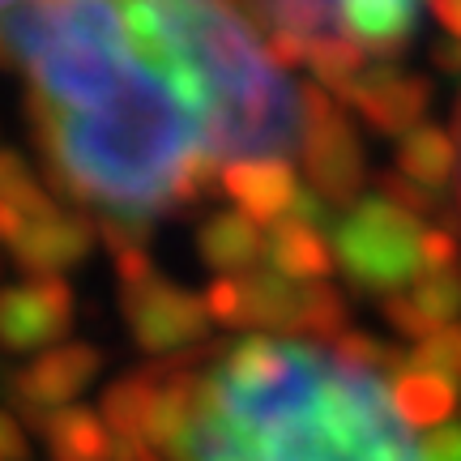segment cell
<instances>
[{
    "label": "cell",
    "instance_id": "cell-23",
    "mask_svg": "<svg viewBox=\"0 0 461 461\" xmlns=\"http://www.w3.org/2000/svg\"><path fill=\"white\" fill-rule=\"evenodd\" d=\"M34 184V171L26 167V158L17 154V149H0V201L17 197L22 188H31Z\"/></svg>",
    "mask_w": 461,
    "mask_h": 461
},
{
    "label": "cell",
    "instance_id": "cell-8",
    "mask_svg": "<svg viewBox=\"0 0 461 461\" xmlns=\"http://www.w3.org/2000/svg\"><path fill=\"white\" fill-rule=\"evenodd\" d=\"M73 330V291L65 278H26L0 291V350L31 355Z\"/></svg>",
    "mask_w": 461,
    "mask_h": 461
},
{
    "label": "cell",
    "instance_id": "cell-5",
    "mask_svg": "<svg viewBox=\"0 0 461 461\" xmlns=\"http://www.w3.org/2000/svg\"><path fill=\"white\" fill-rule=\"evenodd\" d=\"M299 107H303L299 158H303V171H308V188L342 214V205H359L363 188L359 132L350 129L346 112L321 86H299Z\"/></svg>",
    "mask_w": 461,
    "mask_h": 461
},
{
    "label": "cell",
    "instance_id": "cell-18",
    "mask_svg": "<svg viewBox=\"0 0 461 461\" xmlns=\"http://www.w3.org/2000/svg\"><path fill=\"white\" fill-rule=\"evenodd\" d=\"M149 397H154L149 363L141 372H129L115 384H107V393H103V423H107V431H115L120 440H146Z\"/></svg>",
    "mask_w": 461,
    "mask_h": 461
},
{
    "label": "cell",
    "instance_id": "cell-30",
    "mask_svg": "<svg viewBox=\"0 0 461 461\" xmlns=\"http://www.w3.org/2000/svg\"><path fill=\"white\" fill-rule=\"evenodd\" d=\"M453 146H457V205H461V99L453 112Z\"/></svg>",
    "mask_w": 461,
    "mask_h": 461
},
{
    "label": "cell",
    "instance_id": "cell-22",
    "mask_svg": "<svg viewBox=\"0 0 461 461\" xmlns=\"http://www.w3.org/2000/svg\"><path fill=\"white\" fill-rule=\"evenodd\" d=\"M457 265H461L457 235L445 227H431L423 235V274H440V269H457Z\"/></svg>",
    "mask_w": 461,
    "mask_h": 461
},
{
    "label": "cell",
    "instance_id": "cell-7",
    "mask_svg": "<svg viewBox=\"0 0 461 461\" xmlns=\"http://www.w3.org/2000/svg\"><path fill=\"white\" fill-rule=\"evenodd\" d=\"M99 367H103V355L86 342L43 350L39 359H31L26 367H17L9 376V402L26 414V423L43 428L48 414L65 411L68 402L99 376Z\"/></svg>",
    "mask_w": 461,
    "mask_h": 461
},
{
    "label": "cell",
    "instance_id": "cell-29",
    "mask_svg": "<svg viewBox=\"0 0 461 461\" xmlns=\"http://www.w3.org/2000/svg\"><path fill=\"white\" fill-rule=\"evenodd\" d=\"M428 5H431V14H436V22L461 39V0H428Z\"/></svg>",
    "mask_w": 461,
    "mask_h": 461
},
{
    "label": "cell",
    "instance_id": "cell-4",
    "mask_svg": "<svg viewBox=\"0 0 461 461\" xmlns=\"http://www.w3.org/2000/svg\"><path fill=\"white\" fill-rule=\"evenodd\" d=\"M235 282H240L235 330L308 333L316 342H333L338 333H346V299L330 282H291L269 269H252Z\"/></svg>",
    "mask_w": 461,
    "mask_h": 461
},
{
    "label": "cell",
    "instance_id": "cell-9",
    "mask_svg": "<svg viewBox=\"0 0 461 461\" xmlns=\"http://www.w3.org/2000/svg\"><path fill=\"white\" fill-rule=\"evenodd\" d=\"M346 103L367 120V129L384 132V137H406L428 115L431 82L419 73H402L393 65H376L346 90Z\"/></svg>",
    "mask_w": 461,
    "mask_h": 461
},
{
    "label": "cell",
    "instance_id": "cell-28",
    "mask_svg": "<svg viewBox=\"0 0 461 461\" xmlns=\"http://www.w3.org/2000/svg\"><path fill=\"white\" fill-rule=\"evenodd\" d=\"M431 60H436V68H445V73H461V39H440L431 48Z\"/></svg>",
    "mask_w": 461,
    "mask_h": 461
},
{
    "label": "cell",
    "instance_id": "cell-15",
    "mask_svg": "<svg viewBox=\"0 0 461 461\" xmlns=\"http://www.w3.org/2000/svg\"><path fill=\"white\" fill-rule=\"evenodd\" d=\"M43 440L51 448V461H112V431L103 414L86 406H65L43 419Z\"/></svg>",
    "mask_w": 461,
    "mask_h": 461
},
{
    "label": "cell",
    "instance_id": "cell-14",
    "mask_svg": "<svg viewBox=\"0 0 461 461\" xmlns=\"http://www.w3.org/2000/svg\"><path fill=\"white\" fill-rule=\"evenodd\" d=\"M197 248L201 261L218 269V278H244L261 261V227L240 210H222L197 227Z\"/></svg>",
    "mask_w": 461,
    "mask_h": 461
},
{
    "label": "cell",
    "instance_id": "cell-16",
    "mask_svg": "<svg viewBox=\"0 0 461 461\" xmlns=\"http://www.w3.org/2000/svg\"><path fill=\"white\" fill-rule=\"evenodd\" d=\"M397 171L406 180L423 184V188L445 193V184L457 176V146H453V137L445 129H436V124L411 129L397 141Z\"/></svg>",
    "mask_w": 461,
    "mask_h": 461
},
{
    "label": "cell",
    "instance_id": "cell-19",
    "mask_svg": "<svg viewBox=\"0 0 461 461\" xmlns=\"http://www.w3.org/2000/svg\"><path fill=\"white\" fill-rule=\"evenodd\" d=\"M308 65H312L316 82L333 90L338 99H346V90L367 73V51L355 39H325V43L308 48Z\"/></svg>",
    "mask_w": 461,
    "mask_h": 461
},
{
    "label": "cell",
    "instance_id": "cell-11",
    "mask_svg": "<svg viewBox=\"0 0 461 461\" xmlns=\"http://www.w3.org/2000/svg\"><path fill=\"white\" fill-rule=\"evenodd\" d=\"M384 321L393 325L402 338H431V333L457 325L461 316V265L457 269H440V274H423L411 291H397L384 303Z\"/></svg>",
    "mask_w": 461,
    "mask_h": 461
},
{
    "label": "cell",
    "instance_id": "cell-24",
    "mask_svg": "<svg viewBox=\"0 0 461 461\" xmlns=\"http://www.w3.org/2000/svg\"><path fill=\"white\" fill-rule=\"evenodd\" d=\"M423 461H461V423H445L423 440Z\"/></svg>",
    "mask_w": 461,
    "mask_h": 461
},
{
    "label": "cell",
    "instance_id": "cell-17",
    "mask_svg": "<svg viewBox=\"0 0 461 461\" xmlns=\"http://www.w3.org/2000/svg\"><path fill=\"white\" fill-rule=\"evenodd\" d=\"M393 393V411L402 414L406 428H445L448 414L457 411V384H448L428 372H402L389 384Z\"/></svg>",
    "mask_w": 461,
    "mask_h": 461
},
{
    "label": "cell",
    "instance_id": "cell-25",
    "mask_svg": "<svg viewBox=\"0 0 461 461\" xmlns=\"http://www.w3.org/2000/svg\"><path fill=\"white\" fill-rule=\"evenodd\" d=\"M265 51H269V60L278 68L308 65V43L295 39V34H269V39H265Z\"/></svg>",
    "mask_w": 461,
    "mask_h": 461
},
{
    "label": "cell",
    "instance_id": "cell-10",
    "mask_svg": "<svg viewBox=\"0 0 461 461\" xmlns=\"http://www.w3.org/2000/svg\"><path fill=\"white\" fill-rule=\"evenodd\" d=\"M95 235V218L56 210L26 227V235L14 244V261L34 278H60V269H73L90 257Z\"/></svg>",
    "mask_w": 461,
    "mask_h": 461
},
{
    "label": "cell",
    "instance_id": "cell-2",
    "mask_svg": "<svg viewBox=\"0 0 461 461\" xmlns=\"http://www.w3.org/2000/svg\"><path fill=\"white\" fill-rule=\"evenodd\" d=\"M137 39L197 86L218 167L282 158L303 141L299 86L286 82L235 0H124Z\"/></svg>",
    "mask_w": 461,
    "mask_h": 461
},
{
    "label": "cell",
    "instance_id": "cell-12",
    "mask_svg": "<svg viewBox=\"0 0 461 461\" xmlns=\"http://www.w3.org/2000/svg\"><path fill=\"white\" fill-rule=\"evenodd\" d=\"M218 188L235 201V210L252 222H278L286 218L291 201H295L299 184L286 158H244V163H227L218 176Z\"/></svg>",
    "mask_w": 461,
    "mask_h": 461
},
{
    "label": "cell",
    "instance_id": "cell-20",
    "mask_svg": "<svg viewBox=\"0 0 461 461\" xmlns=\"http://www.w3.org/2000/svg\"><path fill=\"white\" fill-rule=\"evenodd\" d=\"M376 197H384V201H393V205H402L406 214H414L419 222L423 218H436V222H445V230H453L457 235V210L445 201V193H436V188H423V184H414V180H406L402 171H380L376 176Z\"/></svg>",
    "mask_w": 461,
    "mask_h": 461
},
{
    "label": "cell",
    "instance_id": "cell-31",
    "mask_svg": "<svg viewBox=\"0 0 461 461\" xmlns=\"http://www.w3.org/2000/svg\"><path fill=\"white\" fill-rule=\"evenodd\" d=\"M0 68H9V60H5V39H0Z\"/></svg>",
    "mask_w": 461,
    "mask_h": 461
},
{
    "label": "cell",
    "instance_id": "cell-26",
    "mask_svg": "<svg viewBox=\"0 0 461 461\" xmlns=\"http://www.w3.org/2000/svg\"><path fill=\"white\" fill-rule=\"evenodd\" d=\"M31 457V440L14 414L0 411V461H26Z\"/></svg>",
    "mask_w": 461,
    "mask_h": 461
},
{
    "label": "cell",
    "instance_id": "cell-3",
    "mask_svg": "<svg viewBox=\"0 0 461 461\" xmlns=\"http://www.w3.org/2000/svg\"><path fill=\"white\" fill-rule=\"evenodd\" d=\"M423 235L428 227L384 197H363L350 214H338L330 230L333 265L359 295H397L423 278Z\"/></svg>",
    "mask_w": 461,
    "mask_h": 461
},
{
    "label": "cell",
    "instance_id": "cell-32",
    "mask_svg": "<svg viewBox=\"0 0 461 461\" xmlns=\"http://www.w3.org/2000/svg\"><path fill=\"white\" fill-rule=\"evenodd\" d=\"M9 5H17V0H0V9H9Z\"/></svg>",
    "mask_w": 461,
    "mask_h": 461
},
{
    "label": "cell",
    "instance_id": "cell-21",
    "mask_svg": "<svg viewBox=\"0 0 461 461\" xmlns=\"http://www.w3.org/2000/svg\"><path fill=\"white\" fill-rule=\"evenodd\" d=\"M411 372H428L461 389V325L431 333L411 350Z\"/></svg>",
    "mask_w": 461,
    "mask_h": 461
},
{
    "label": "cell",
    "instance_id": "cell-6",
    "mask_svg": "<svg viewBox=\"0 0 461 461\" xmlns=\"http://www.w3.org/2000/svg\"><path fill=\"white\" fill-rule=\"evenodd\" d=\"M120 312L129 321L132 342L154 359H176V355L197 350L205 330H210L205 299L188 295L184 286L163 278L158 269L141 282L120 286Z\"/></svg>",
    "mask_w": 461,
    "mask_h": 461
},
{
    "label": "cell",
    "instance_id": "cell-1",
    "mask_svg": "<svg viewBox=\"0 0 461 461\" xmlns=\"http://www.w3.org/2000/svg\"><path fill=\"white\" fill-rule=\"evenodd\" d=\"M171 461H423L384 376L321 342L248 338L201 363L197 414Z\"/></svg>",
    "mask_w": 461,
    "mask_h": 461
},
{
    "label": "cell",
    "instance_id": "cell-27",
    "mask_svg": "<svg viewBox=\"0 0 461 461\" xmlns=\"http://www.w3.org/2000/svg\"><path fill=\"white\" fill-rule=\"evenodd\" d=\"M34 218L26 214V210H17L14 201H0V244L14 248L22 235H26V227H31Z\"/></svg>",
    "mask_w": 461,
    "mask_h": 461
},
{
    "label": "cell",
    "instance_id": "cell-13",
    "mask_svg": "<svg viewBox=\"0 0 461 461\" xmlns=\"http://www.w3.org/2000/svg\"><path fill=\"white\" fill-rule=\"evenodd\" d=\"M261 257L269 265V274L291 282H325V274L333 269V248L325 244V235L295 222V218H278L265 230Z\"/></svg>",
    "mask_w": 461,
    "mask_h": 461
}]
</instances>
